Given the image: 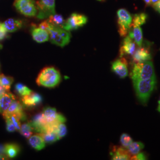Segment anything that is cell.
<instances>
[{
	"label": "cell",
	"instance_id": "ab89813d",
	"mask_svg": "<svg viewBox=\"0 0 160 160\" xmlns=\"http://www.w3.org/2000/svg\"><path fill=\"white\" fill-rule=\"evenodd\" d=\"M158 112H160V105H158Z\"/></svg>",
	"mask_w": 160,
	"mask_h": 160
},
{
	"label": "cell",
	"instance_id": "7c38bea8",
	"mask_svg": "<svg viewBox=\"0 0 160 160\" xmlns=\"http://www.w3.org/2000/svg\"><path fill=\"white\" fill-rule=\"evenodd\" d=\"M31 34L33 40L38 43H43L49 39L48 32L35 24H33L32 26Z\"/></svg>",
	"mask_w": 160,
	"mask_h": 160
},
{
	"label": "cell",
	"instance_id": "d6986e66",
	"mask_svg": "<svg viewBox=\"0 0 160 160\" xmlns=\"http://www.w3.org/2000/svg\"><path fill=\"white\" fill-rule=\"evenodd\" d=\"M16 97L10 92H7L0 97V113L2 114L9 108Z\"/></svg>",
	"mask_w": 160,
	"mask_h": 160
},
{
	"label": "cell",
	"instance_id": "ac0fdd59",
	"mask_svg": "<svg viewBox=\"0 0 160 160\" xmlns=\"http://www.w3.org/2000/svg\"><path fill=\"white\" fill-rule=\"evenodd\" d=\"M151 59V55L147 48H141L135 51L133 55L134 62H141L149 61Z\"/></svg>",
	"mask_w": 160,
	"mask_h": 160
},
{
	"label": "cell",
	"instance_id": "cb8c5ba5",
	"mask_svg": "<svg viewBox=\"0 0 160 160\" xmlns=\"http://www.w3.org/2000/svg\"><path fill=\"white\" fill-rule=\"evenodd\" d=\"M39 134L43 138L46 143H53L58 140L56 132L53 131H49L45 132L40 133Z\"/></svg>",
	"mask_w": 160,
	"mask_h": 160
},
{
	"label": "cell",
	"instance_id": "f1b7e54d",
	"mask_svg": "<svg viewBox=\"0 0 160 160\" xmlns=\"http://www.w3.org/2000/svg\"><path fill=\"white\" fill-rule=\"evenodd\" d=\"M15 88L17 94L22 97L29 95L33 92L30 89H29L27 86H24V84L21 83H18L16 84L15 86Z\"/></svg>",
	"mask_w": 160,
	"mask_h": 160
},
{
	"label": "cell",
	"instance_id": "3957f363",
	"mask_svg": "<svg viewBox=\"0 0 160 160\" xmlns=\"http://www.w3.org/2000/svg\"><path fill=\"white\" fill-rule=\"evenodd\" d=\"M61 79L60 72L52 67H46L42 69L36 79L38 86L46 88H54L57 86Z\"/></svg>",
	"mask_w": 160,
	"mask_h": 160
},
{
	"label": "cell",
	"instance_id": "9c48e42d",
	"mask_svg": "<svg viewBox=\"0 0 160 160\" xmlns=\"http://www.w3.org/2000/svg\"><path fill=\"white\" fill-rule=\"evenodd\" d=\"M87 22V18L84 15L78 13H72L65 21L63 29L67 31L75 30L83 26Z\"/></svg>",
	"mask_w": 160,
	"mask_h": 160
},
{
	"label": "cell",
	"instance_id": "b9f144b4",
	"mask_svg": "<svg viewBox=\"0 0 160 160\" xmlns=\"http://www.w3.org/2000/svg\"><path fill=\"white\" fill-rule=\"evenodd\" d=\"M158 104H159V105H160V100H159V101H158Z\"/></svg>",
	"mask_w": 160,
	"mask_h": 160
},
{
	"label": "cell",
	"instance_id": "4316f807",
	"mask_svg": "<svg viewBox=\"0 0 160 160\" xmlns=\"http://www.w3.org/2000/svg\"><path fill=\"white\" fill-rule=\"evenodd\" d=\"M14 79L12 77H8L4 74H0V85L2 86L8 92H10V89Z\"/></svg>",
	"mask_w": 160,
	"mask_h": 160
},
{
	"label": "cell",
	"instance_id": "f35d334b",
	"mask_svg": "<svg viewBox=\"0 0 160 160\" xmlns=\"http://www.w3.org/2000/svg\"><path fill=\"white\" fill-rule=\"evenodd\" d=\"M6 159L7 158L5 156H4L2 154H0V160H6Z\"/></svg>",
	"mask_w": 160,
	"mask_h": 160
},
{
	"label": "cell",
	"instance_id": "60d3db41",
	"mask_svg": "<svg viewBox=\"0 0 160 160\" xmlns=\"http://www.w3.org/2000/svg\"><path fill=\"white\" fill-rule=\"evenodd\" d=\"M2 48V45L0 43V49H1Z\"/></svg>",
	"mask_w": 160,
	"mask_h": 160
},
{
	"label": "cell",
	"instance_id": "484cf974",
	"mask_svg": "<svg viewBox=\"0 0 160 160\" xmlns=\"http://www.w3.org/2000/svg\"><path fill=\"white\" fill-rule=\"evenodd\" d=\"M33 128L31 125L30 123H23L20 127L19 131L20 132L21 135L26 138H29L33 134Z\"/></svg>",
	"mask_w": 160,
	"mask_h": 160
},
{
	"label": "cell",
	"instance_id": "44dd1931",
	"mask_svg": "<svg viewBox=\"0 0 160 160\" xmlns=\"http://www.w3.org/2000/svg\"><path fill=\"white\" fill-rule=\"evenodd\" d=\"M132 27V30L129 31V36L135 41L136 44H137L138 46H141L143 40L142 29L139 26H135Z\"/></svg>",
	"mask_w": 160,
	"mask_h": 160
},
{
	"label": "cell",
	"instance_id": "ffe728a7",
	"mask_svg": "<svg viewBox=\"0 0 160 160\" xmlns=\"http://www.w3.org/2000/svg\"><path fill=\"white\" fill-rule=\"evenodd\" d=\"M29 139V143L30 145L34 149L40 151L44 148L46 146L45 142L40 134H36L32 135Z\"/></svg>",
	"mask_w": 160,
	"mask_h": 160
},
{
	"label": "cell",
	"instance_id": "277c9868",
	"mask_svg": "<svg viewBox=\"0 0 160 160\" xmlns=\"http://www.w3.org/2000/svg\"><path fill=\"white\" fill-rule=\"evenodd\" d=\"M155 77L154 67L151 61H147L133 63L131 72V78L132 81L147 80Z\"/></svg>",
	"mask_w": 160,
	"mask_h": 160
},
{
	"label": "cell",
	"instance_id": "d4e9b609",
	"mask_svg": "<svg viewBox=\"0 0 160 160\" xmlns=\"http://www.w3.org/2000/svg\"><path fill=\"white\" fill-rule=\"evenodd\" d=\"M144 148V145L141 142H132L131 144L127 148L130 154L135 155L137 154Z\"/></svg>",
	"mask_w": 160,
	"mask_h": 160
},
{
	"label": "cell",
	"instance_id": "603a6c76",
	"mask_svg": "<svg viewBox=\"0 0 160 160\" xmlns=\"http://www.w3.org/2000/svg\"><path fill=\"white\" fill-rule=\"evenodd\" d=\"M47 20L49 23H51L52 24L62 28H63L64 24L65 22V20H64L62 16L57 14H53L49 16Z\"/></svg>",
	"mask_w": 160,
	"mask_h": 160
},
{
	"label": "cell",
	"instance_id": "9a60e30c",
	"mask_svg": "<svg viewBox=\"0 0 160 160\" xmlns=\"http://www.w3.org/2000/svg\"><path fill=\"white\" fill-rule=\"evenodd\" d=\"M22 102L26 107L33 108L39 105L42 102V97L38 93L32 92L29 95L22 97Z\"/></svg>",
	"mask_w": 160,
	"mask_h": 160
},
{
	"label": "cell",
	"instance_id": "8992f818",
	"mask_svg": "<svg viewBox=\"0 0 160 160\" xmlns=\"http://www.w3.org/2000/svg\"><path fill=\"white\" fill-rule=\"evenodd\" d=\"M42 113L46 122L49 125V131H53L56 132L58 125L60 123H64L66 121V119L63 115L58 113L56 109L53 108L47 107L44 109Z\"/></svg>",
	"mask_w": 160,
	"mask_h": 160
},
{
	"label": "cell",
	"instance_id": "2e32d148",
	"mask_svg": "<svg viewBox=\"0 0 160 160\" xmlns=\"http://www.w3.org/2000/svg\"><path fill=\"white\" fill-rule=\"evenodd\" d=\"M112 160H126L131 159V155L127 149L119 147H114L110 153Z\"/></svg>",
	"mask_w": 160,
	"mask_h": 160
},
{
	"label": "cell",
	"instance_id": "7a4b0ae2",
	"mask_svg": "<svg viewBox=\"0 0 160 160\" xmlns=\"http://www.w3.org/2000/svg\"><path fill=\"white\" fill-rule=\"evenodd\" d=\"M132 81L138 99L142 104L145 105L154 90L156 85L155 77L147 80H133Z\"/></svg>",
	"mask_w": 160,
	"mask_h": 160
},
{
	"label": "cell",
	"instance_id": "e575fe53",
	"mask_svg": "<svg viewBox=\"0 0 160 160\" xmlns=\"http://www.w3.org/2000/svg\"><path fill=\"white\" fill-rule=\"evenodd\" d=\"M131 159L135 160H145L147 159V156L144 152H139L137 154L133 155Z\"/></svg>",
	"mask_w": 160,
	"mask_h": 160
},
{
	"label": "cell",
	"instance_id": "e0dca14e",
	"mask_svg": "<svg viewBox=\"0 0 160 160\" xmlns=\"http://www.w3.org/2000/svg\"><path fill=\"white\" fill-rule=\"evenodd\" d=\"M3 25L7 32L12 33L21 29L23 26V22L20 19L9 18L3 23Z\"/></svg>",
	"mask_w": 160,
	"mask_h": 160
},
{
	"label": "cell",
	"instance_id": "6da1fadb",
	"mask_svg": "<svg viewBox=\"0 0 160 160\" xmlns=\"http://www.w3.org/2000/svg\"><path fill=\"white\" fill-rule=\"evenodd\" d=\"M39 26L48 32L49 36V40H50L52 43L60 47H64L69 43L71 34L69 31L52 24L47 20L40 23Z\"/></svg>",
	"mask_w": 160,
	"mask_h": 160
},
{
	"label": "cell",
	"instance_id": "7402d4cb",
	"mask_svg": "<svg viewBox=\"0 0 160 160\" xmlns=\"http://www.w3.org/2000/svg\"><path fill=\"white\" fill-rule=\"evenodd\" d=\"M19 152L20 147L16 143H7L4 147V152L8 158L16 157Z\"/></svg>",
	"mask_w": 160,
	"mask_h": 160
},
{
	"label": "cell",
	"instance_id": "52a82bcc",
	"mask_svg": "<svg viewBox=\"0 0 160 160\" xmlns=\"http://www.w3.org/2000/svg\"><path fill=\"white\" fill-rule=\"evenodd\" d=\"M14 6L18 12L26 17L36 16L37 8L34 0H15Z\"/></svg>",
	"mask_w": 160,
	"mask_h": 160
},
{
	"label": "cell",
	"instance_id": "ba28073f",
	"mask_svg": "<svg viewBox=\"0 0 160 160\" xmlns=\"http://www.w3.org/2000/svg\"><path fill=\"white\" fill-rule=\"evenodd\" d=\"M118 17L119 33L121 36H125L131 28L132 17L125 9H120L117 12Z\"/></svg>",
	"mask_w": 160,
	"mask_h": 160
},
{
	"label": "cell",
	"instance_id": "5bb4252c",
	"mask_svg": "<svg viewBox=\"0 0 160 160\" xmlns=\"http://www.w3.org/2000/svg\"><path fill=\"white\" fill-rule=\"evenodd\" d=\"M135 51L136 43L129 36H128L123 40L122 45L120 48V57H122L125 55H133Z\"/></svg>",
	"mask_w": 160,
	"mask_h": 160
},
{
	"label": "cell",
	"instance_id": "8fae6325",
	"mask_svg": "<svg viewBox=\"0 0 160 160\" xmlns=\"http://www.w3.org/2000/svg\"><path fill=\"white\" fill-rule=\"evenodd\" d=\"M112 69L116 75L121 78H125L128 75V63L126 59L121 57L112 63Z\"/></svg>",
	"mask_w": 160,
	"mask_h": 160
},
{
	"label": "cell",
	"instance_id": "d590c367",
	"mask_svg": "<svg viewBox=\"0 0 160 160\" xmlns=\"http://www.w3.org/2000/svg\"><path fill=\"white\" fill-rule=\"evenodd\" d=\"M153 7H154L155 9L157 12H160V0H159L156 4H155Z\"/></svg>",
	"mask_w": 160,
	"mask_h": 160
},
{
	"label": "cell",
	"instance_id": "f546056e",
	"mask_svg": "<svg viewBox=\"0 0 160 160\" xmlns=\"http://www.w3.org/2000/svg\"><path fill=\"white\" fill-rule=\"evenodd\" d=\"M56 133L57 135L58 140L61 139L67 135V128L64 123H60L58 125L56 129Z\"/></svg>",
	"mask_w": 160,
	"mask_h": 160
},
{
	"label": "cell",
	"instance_id": "74e56055",
	"mask_svg": "<svg viewBox=\"0 0 160 160\" xmlns=\"http://www.w3.org/2000/svg\"><path fill=\"white\" fill-rule=\"evenodd\" d=\"M144 2L146 3L147 5H150L151 4V0H143Z\"/></svg>",
	"mask_w": 160,
	"mask_h": 160
},
{
	"label": "cell",
	"instance_id": "1f68e13d",
	"mask_svg": "<svg viewBox=\"0 0 160 160\" xmlns=\"http://www.w3.org/2000/svg\"><path fill=\"white\" fill-rule=\"evenodd\" d=\"M2 116H3L4 118L8 117L10 118V120L12 121V123L14 124V125L16 127V130L19 131L22 124H21V122H20V119H19V118L17 116H16V114H2Z\"/></svg>",
	"mask_w": 160,
	"mask_h": 160
},
{
	"label": "cell",
	"instance_id": "5b68a950",
	"mask_svg": "<svg viewBox=\"0 0 160 160\" xmlns=\"http://www.w3.org/2000/svg\"><path fill=\"white\" fill-rule=\"evenodd\" d=\"M37 14L36 17L38 19H46L55 12V0H37L36 1Z\"/></svg>",
	"mask_w": 160,
	"mask_h": 160
},
{
	"label": "cell",
	"instance_id": "4fadbf2b",
	"mask_svg": "<svg viewBox=\"0 0 160 160\" xmlns=\"http://www.w3.org/2000/svg\"><path fill=\"white\" fill-rule=\"evenodd\" d=\"M2 114H16L22 120H26V116L23 112V105L16 99L12 102L9 108Z\"/></svg>",
	"mask_w": 160,
	"mask_h": 160
},
{
	"label": "cell",
	"instance_id": "836d02e7",
	"mask_svg": "<svg viewBox=\"0 0 160 160\" xmlns=\"http://www.w3.org/2000/svg\"><path fill=\"white\" fill-rule=\"evenodd\" d=\"M7 37V32L3 25V23H0V40H4Z\"/></svg>",
	"mask_w": 160,
	"mask_h": 160
},
{
	"label": "cell",
	"instance_id": "8d00e7d4",
	"mask_svg": "<svg viewBox=\"0 0 160 160\" xmlns=\"http://www.w3.org/2000/svg\"><path fill=\"white\" fill-rule=\"evenodd\" d=\"M159 0H151V4L150 5H151V6H154L155 4H156L158 1Z\"/></svg>",
	"mask_w": 160,
	"mask_h": 160
},
{
	"label": "cell",
	"instance_id": "30bf717a",
	"mask_svg": "<svg viewBox=\"0 0 160 160\" xmlns=\"http://www.w3.org/2000/svg\"><path fill=\"white\" fill-rule=\"evenodd\" d=\"M33 130L39 133H43L50 130V127L44 117L43 113L36 114L30 123Z\"/></svg>",
	"mask_w": 160,
	"mask_h": 160
},
{
	"label": "cell",
	"instance_id": "7bdbcfd3",
	"mask_svg": "<svg viewBox=\"0 0 160 160\" xmlns=\"http://www.w3.org/2000/svg\"><path fill=\"white\" fill-rule=\"evenodd\" d=\"M98 1H104V0H98Z\"/></svg>",
	"mask_w": 160,
	"mask_h": 160
},
{
	"label": "cell",
	"instance_id": "83f0119b",
	"mask_svg": "<svg viewBox=\"0 0 160 160\" xmlns=\"http://www.w3.org/2000/svg\"><path fill=\"white\" fill-rule=\"evenodd\" d=\"M147 15L145 13H140L135 14L133 18H132V26H141L146 22L147 20Z\"/></svg>",
	"mask_w": 160,
	"mask_h": 160
},
{
	"label": "cell",
	"instance_id": "4dcf8cb0",
	"mask_svg": "<svg viewBox=\"0 0 160 160\" xmlns=\"http://www.w3.org/2000/svg\"><path fill=\"white\" fill-rule=\"evenodd\" d=\"M120 142L122 147L125 148L127 149L133 142V139L128 134L122 133V135L120 136Z\"/></svg>",
	"mask_w": 160,
	"mask_h": 160
},
{
	"label": "cell",
	"instance_id": "d6a6232c",
	"mask_svg": "<svg viewBox=\"0 0 160 160\" xmlns=\"http://www.w3.org/2000/svg\"><path fill=\"white\" fill-rule=\"evenodd\" d=\"M5 119L7 124V130L9 132H14L16 131V128L14 124L12 122V121L8 117H5L4 118Z\"/></svg>",
	"mask_w": 160,
	"mask_h": 160
}]
</instances>
